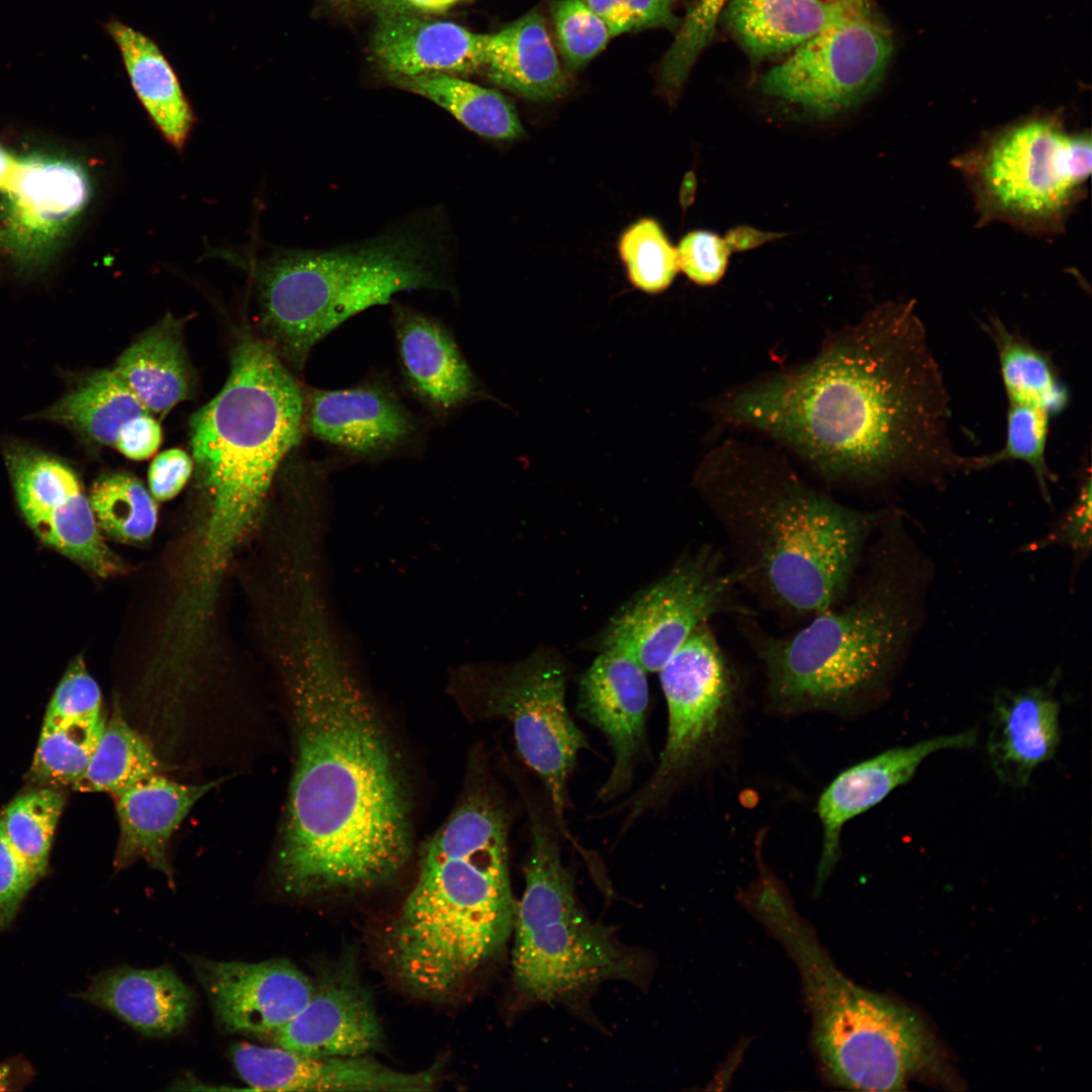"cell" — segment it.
<instances>
[{
  "mask_svg": "<svg viewBox=\"0 0 1092 1092\" xmlns=\"http://www.w3.org/2000/svg\"><path fill=\"white\" fill-rule=\"evenodd\" d=\"M947 394L911 303L887 302L806 363L712 399L721 421L763 433L825 479L877 485L962 469Z\"/></svg>",
  "mask_w": 1092,
  "mask_h": 1092,
  "instance_id": "obj_1",
  "label": "cell"
},
{
  "mask_svg": "<svg viewBox=\"0 0 1092 1092\" xmlns=\"http://www.w3.org/2000/svg\"><path fill=\"white\" fill-rule=\"evenodd\" d=\"M289 699L296 758L276 859L289 895L367 890L408 859L406 784L388 731L331 618L308 621Z\"/></svg>",
  "mask_w": 1092,
  "mask_h": 1092,
  "instance_id": "obj_2",
  "label": "cell"
},
{
  "mask_svg": "<svg viewBox=\"0 0 1092 1092\" xmlns=\"http://www.w3.org/2000/svg\"><path fill=\"white\" fill-rule=\"evenodd\" d=\"M693 485L723 534L739 587L785 626L845 597L891 513L843 505L785 456L733 439L705 454Z\"/></svg>",
  "mask_w": 1092,
  "mask_h": 1092,
  "instance_id": "obj_3",
  "label": "cell"
},
{
  "mask_svg": "<svg viewBox=\"0 0 1092 1092\" xmlns=\"http://www.w3.org/2000/svg\"><path fill=\"white\" fill-rule=\"evenodd\" d=\"M875 536L845 597L792 631L775 634L755 615L735 617L779 711L848 710L888 689L916 629L924 575L896 515Z\"/></svg>",
  "mask_w": 1092,
  "mask_h": 1092,
  "instance_id": "obj_4",
  "label": "cell"
},
{
  "mask_svg": "<svg viewBox=\"0 0 1092 1092\" xmlns=\"http://www.w3.org/2000/svg\"><path fill=\"white\" fill-rule=\"evenodd\" d=\"M509 820L498 796L475 787L426 843L386 937L391 968L412 993L459 992L513 931Z\"/></svg>",
  "mask_w": 1092,
  "mask_h": 1092,
  "instance_id": "obj_5",
  "label": "cell"
},
{
  "mask_svg": "<svg viewBox=\"0 0 1092 1092\" xmlns=\"http://www.w3.org/2000/svg\"><path fill=\"white\" fill-rule=\"evenodd\" d=\"M302 390L273 347L245 337L221 390L190 420L192 456L208 493L203 566L216 572L258 513L301 438Z\"/></svg>",
  "mask_w": 1092,
  "mask_h": 1092,
  "instance_id": "obj_6",
  "label": "cell"
},
{
  "mask_svg": "<svg viewBox=\"0 0 1092 1092\" xmlns=\"http://www.w3.org/2000/svg\"><path fill=\"white\" fill-rule=\"evenodd\" d=\"M758 860V878L739 900L798 969L812 1016V1046L824 1076L852 1090L905 1089L932 1060L927 1029L906 1006L845 977L784 885Z\"/></svg>",
  "mask_w": 1092,
  "mask_h": 1092,
  "instance_id": "obj_7",
  "label": "cell"
},
{
  "mask_svg": "<svg viewBox=\"0 0 1092 1092\" xmlns=\"http://www.w3.org/2000/svg\"><path fill=\"white\" fill-rule=\"evenodd\" d=\"M408 224L332 250L278 252L259 267L263 326L293 367L332 331L401 291L450 288L437 228Z\"/></svg>",
  "mask_w": 1092,
  "mask_h": 1092,
  "instance_id": "obj_8",
  "label": "cell"
},
{
  "mask_svg": "<svg viewBox=\"0 0 1092 1092\" xmlns=\"http://www.w3.org/2000/svg\"><path fill=\"white\" fill-rule=\"evenodd\" d=\"M525 880L513 927V974L526 998L550 1002L610 979L638 978L635 956L583 913L556 834L533 810Z\"/></svg>",
  "mask_w": 1092,
  "mask_h": 1092,
  "instance_id": "obj_9",
  "label": "cell"
},
{
  "mask_svg": "<svg viewBox=\"0 0 1092 1092\" xmlns=\"http://www.w3.org/2000/svg\"><path fill=\"white\" fill-rule=\"evenodd\" d=\"M1089 134L1070 133L1053 116L1017 122L965 162L981 208L1021 226H1058L1091 173Z\"/></svg>",
  "mask_w": 1092,
  "mask_h": 1092,
  "instance_id": "obj_10",
  "label": "cell"
},
{
  "mask_svg": "<svg viewBox=\"0 0 1092 1092\" xmlns=\"http://www.w3.org/2000/svg\"><path fill=\"white\" fill-rule=\"evenodd\" d=\"M466 673L463 703L478 717L510 722L519 753L542 780L564 831L567 779L586 741L566 708L563 664L541 651L510 667Z\"/></svg>",
  "mask_w": 1092,
  "mask_h": 1092,
  "instance_id": "obj_11",
  "label": "cell"
},
{
  "mask_svg": "<svg viewBox=\"0 0 1092 1092\" xmlns=\"http://www.w3.org/2000/svg\"><path fill=\"white\" fill-rule=\"evenodd\" d=\"M741 593L726 553L703 543L620 609L604 632L602 650L625 652L646 671L658 672L699 626L719 615H754Z\"/></svg>",
  "mask_w": 1092,
  "mask_h": 1092,
  "instance_id": "obj_12",
  "label": "cell"
},
{
  "mask_svg": "<svg viewBox=\"0 0 1092 1092\" xmlns=\"http://www.w3.org/2000/svg\"><path fill=\"white\" fill-rule=\"evenodd\" d=\"M658 672L667 733L657 768L636 800L637 813L713 754L735 700L734 673L709 623L699 626Z\"/></svg>",
  "mask_w": 1092,
  "mask_h": 1092,
  "instance_id": "obj_13",
  "label": "cell"
},
{
  "mask_svg": "<svg viewBox=\"0 0 1092 1092\" xmlns=\"http://www.w3.org/2000/svg\"><path fill=\"white\" fill-rule=\"evenodd\" d=\"M894 49L892 32L872 4L793 50L759 80L761 92L815 118L863 101L881 83Z\"/></svg>",
  "mask_w": 1092,
  "mask_h": 1092,
  "instance_id": "obj_14",
  "label": "cell"
},
{
  "mask_svg": "<svg viewBox=\"0 0 1092 1092\" xmlns=\"http://www.w3.org/2000/svg\"><path fill=\"white\" fill-rule=\"evenodd\" d=\"M6 463L19 509L47 545L101 577L122 564L105 543L89 496L63 462L23 446L9 447Z\"/></svg>",
  "mask_w": 1092,
  "mask_h": 1092,
  "instance_id": "obj_15",
  "label": "cell"
},
{
  "mask_svg": "<svg viewBox=\"0 0 1092 1092\" xmlns=\"http://www.w3.org/2000/svg\"><path fill=\"white\" fill-rule=\"evenodd\" d=\"M219 1026L230 1032L275 1033L310 999L314 983L292 963L191 960Z\"/></svg>",
  "mask_w": 1092,
  "mask_h": 1092,
  "instance_id": "obj_16",
  "label": "cell"
},
{
  "mask_svg": "<svg viewBox=\"0 0 1092 1092\" xmlns=\"http://www.w3.org/2000/svg\"><path fill=\"white\" fill-rule=\"evenodd\" d=\"M230 1056L241 1078L259 1091H428L438 1081L435 1068L403 1072L364 1056L308 1057L247 1042L233 1045Z\"/></svg>",
  "mask_w": 1092,
  "mask_h": 1092,
  "instance_id": "obj_17",
  "label": "cell"
},
{
  "mask_svg": "<svg viewBox=\"0 0 1092 1092\" xmlns=\"http://www.w3.org/2000/svg\"><path fill=\"white\" fill-rule=\"evenodd\" d=\"M649 693L646 670L630 655L604 649L581 675L577 710L608 738L614 754L609 779L600 791L608 801L626 790L645 741Z\"/></svg>",
  "mask_w": 1092,
  "mask_h": 1092,
  "instance_id": "obj_18",
  "label": "cell"
},
{
  "mask_svg": "<svg viewBox=\"0 0 1092 1092\" xmlns=\"http://www.w3.org/2000/svg\"><path fill=\"white\" fill-rule=\"evenodd\" d=\"M273 1035L276 1046L317 1058L365 1056L383 1038L371 996L348 968L323 974L306 1005Z\"/></svg>",
  "mask_w": 1092,
  "mask_h": 1092,
  "instance_id": "obj_19",
  "label": "cell"
},
{
  "mask_svg": "<svg viewBox=\"0 0 1092 1092\" xmlns=\"http://www.w3.org/2000/svg\"><path fill=\"white\" fill-rule=\"evenodd\" d=\"M976 741L975 729L928 738L891 748L840 772L824 790L817 805L823 830L817 884L826 880L838 860L841 831L847 821L907 784L929 755L945 749L971 748Z\"/></svg>",
  "mask_w": 1092,
  "mask_h": 1092,
  "instance_id": "obj_20",
  "label": "cell"
},
{
  "mask_svg": "<svg viewBox=\"0 0 1092 1092\" xmlns=\"http://www.w3.org/2000/svg\"><path fill=\"white\" fill-rule=\"evenodd\" d=\"M1060 711L1055 677L1044 685L996 694L986 747L992 770L1003 785L1026 787L1033 771L1055 756L1061 741Z\"/></svg>",
  "mask_w": 1092,
  "mask_h": 1092,
  "instance_id": "obj_21",
  "label": "cell"
},
{
  "mask_svg": "<svg viewBox=\"0 0 1092 1092\" xmlns=\"http://www.w3.org/2000/svg\"><path fill=\"white\" fill-rule=\"evenodd\" d=\"M305 420L317 439L361 456L395 449L415 429L405 406L386 390L372 386L311 390Z\"/></svg>",
  "mask_w": 1092,
  "mask_h": 1092,
  "instance_id": "obj_22",
  "label": "cell"
},
{
  "mask_svg": "<svg viewBox=\"0 0 1092 1092\" xmlns=\"http://www.w3.org/2000/svg\"><path fill=\"white\" fill-rule=\"evenodd\" d=\"M486 36L450 21L386 13L374 31L371 53L390 76L470 73L484 65Z\"/></svg>",
  "mask_w": 1092,
  "mask_h": 1092,
  "instance_id": "obj_23",
  "label": "cell"
},
{
  "mask_svg": "<svg viewBox=\"0 0 1092 1092\" xmlns=\"http://www.w3.org/2000/svg\"><path fill=\"white\" fill-rule=\"evenodd\" d=\"M215 784L184 785L154 774L116 795L119 839L114 866L123 869L143 859L173 884L167 857L169 840L194 804Z\"/></svg>",
  "mask_w": 1092,
  "mask_h": 1092,
  "instance_id": "obj_24",
  "label": "cell"
},
{
  "mask_svg": "<svg viewBox=\"0 0 1092 1092\" xmlns=\"http://www.w3.org/2000/svg\"><path fill=\"white\" fill-rule=\"evenodd\" d=\"M80 997L149 1037L180 1032L195 1005L193 991L167 966L114 968L94 979Z\"/></svg>",
  "mask_w": 1092,
  "mask_h": 1092,
  "instance_id": "obj_25",
  "label": "cell"
},
{
  "mask_svg": "<svg viewBox=\"0 0 1092 1092\" xmlns=\"http://www.w3.org/2000/svg\"><path fill=\"white\" fill-rule=\"evenodd\" d=\"M869 0H727L725 22L754 59L790 52L821 32L838 26Z\"/></svg>",
  "mask_w": 1092,
  "mask_h": 1092,
  "instance_id": "obj_26",
  "label": "cell"
},
{
  "mask_svg": "<svg viewBox=\"0 0 1092 1092\" xmlns=\"http://www.w3.org/2000/svg\"><path fill=\"white\" fill-rule=\"evenodd\" d=\"M394 328L405 378L425 402L439 411H450L474 395L473 373L441 323L397 306Z\"/></svg>",
  "mask_w": 1092,
  "mask_h": 1092,
  "instance_id": "obj_27",
  "label": "cell"
},
{
  "mask_svg": "<svg viewBox=\"0 0 1092 1092\" xmlns=\"http://www.w3.org/2000/svg\"><path fill=\"white\" fill-rule=\"evenodd\" d=\"M14 228L27 238H48L75 217L89 197L84 170L64 159L30 156L8 175Z\"/></svg>",
  "mask_w": 1092,
  "mask_h": 1092,
  "instance_id": "obj_28",
  "label": "cell"
},
{
  "mask_svg": "<svg viewBox=\"0 0 1092 1092\" xmlns=\"http://www.w3.org/2000/svg\"><path fill=\"white\" fill-rule=\"evenodd\" d=\"M104 29L119 52L140 103L164 139L181 151L194 114L172 64L153 38L123 21L111 18Z\"/></svg>",
  "mask_w": 1092,
  "mask_h": 1092,
  "instance_id": "obj_29",
  "label": "cell"
},
{
  "mask_svg": "<svg viewBox=\"0 0 1092 1092\" xmlns=\"http://www.w3.org/2000/svg\"><path fill=\"white\" fill-rule=\"evenodd\" d=\"M483 67L493 83L533 100L556 98L566 87L564 73L538 9L487 34Z\"/></svg>",
  "mask_w": 1092,
  "mask_h": 1092,
  "instance_id": "obj_30",
  "label": "cell"
},
{
  "mask_svg": "<svg viewBox=\"0 0 1092 1092\" xmlns=\"http://www.w3.org/2000/svg\"><path fill=\"white\" fill-rule=\"evenodd\" d=\"M113 370L150 414H167L191 390L181 334L171 317L127 348Z\"/></svg>",
  "mask_w": 1092,
  "mask_h": 1092,
  "instance_id": "obj_31",
  "label": "cell"
},
{
  "mask_svg": "<svg viewBox=\"0 0 1092 1092\" xmlns=\"http://www.w3.org/2000/svg\"><path fill=\"white\" fill-rule=\"evenodd\" d=\"M390 81L433 101L481 136L513 140L523 132L514 106L495 90L445 73L390 76Z\"/></svg>",
  "mask_w": 1092,
  "mask_h": 1092,
  "instance_id": "obj_32",
  "label": "cell"
},
{
  "mask_svg": "<svg viewBox=\"0 0 1092 1092\" xmlns=\"http://www.w3.org/2000/svg\"><path fill=\"white\" fill-rule=\"evenodd\" d=\"M149 413L114 370L84 379L42 416L103 445H114L125 423Z\"/></svg>",
  "mask_w": 1092,
  "mask_h": 1092,
  "instance_id": "obj_33",
  "label": "cell"
},
{
  "mask_svg": "<svg viewBox=\"0 0 1092 1092\" xmlns=\"http://www.w3.org/2000/svg\"><path fill=\"white\" fill-rule=\"evenodd\" d=\"M994 343L1007 401L1037 406L1053 417L1069 403V393L1049 354L1012 332L997 317L985 324Z\"/></svg>",
  "mask_w": 1092,
  "mask_h": 1092,
  "instance_id": "obj_34",
  "label": "cell"
},
{
  "mask_svg": "<svg viewBox=\"0 0 1092 1092\" xmlns=\"http://www.w3.org/2000/svg\"><path fill=\"white\" fill-rule=\"evenodd\" d=\"M158 770L159 761L150 744L115 711L105 722L89 763L72 789L116 796Z\"/></svg>",
  "mask_w": 1092,
  "mask_h": 1092,
  "instance_id": "obj_35",
  "label": "cell"
},
{
  "mask_svg": "<svg viewBox=\"0 0 1092 1092\" xmlns=\"http://www.w3.org/2000/svg\"><path fill=\"white\" fill-rule=\"evenodd\" d=\"M65 801L59 789L39 787L17 796L0 815L9 843L39 879L48 870Z\"/></svg>",
  "mask_w": 1092,
  "mask_h": 1092,
  "instance_id": "obj_36",
  "label": "cell"
},
{
  "mask_svg": "<svg viewBox=\"0 0 1092 1092\" xmlns=\"http://www.w3.org/2000/svg\"><path fill=\"white\" fill-rule=\"evenodd\" d=\"M1006 431L1003 446L987 455L964 458L967 472L988 469L1007 461L1029 466L1045 503L1051 504L1050 482L1056 480L1046 460L1051 420L1048 412L1018 401H1007Z\"/></svg>",
  "mask_w": 1092,
  "mask_h": 1092,
  "instance_id": "obj_37",
  "label": "cell"
},
{
  "mask_svg": "<svg viewBox=\"0 0 1092 1092\" xmlns=\"http://www.w3.org/2000/svg\"><path fill=\"white\" fill-rule=\"evenodd\" d=\"M102 531L122 542H143L158 522L156 499L144 484L127 473L99 478L89 495Z\"/></svg>",
  "mask_w": 1092,
  "mask_h": 1092,
  "instance_id": "obj_38",
  "label": "cell"
},
{
  "mask_svg": "<svg viewBox=\"0 0 1092 1092\" xmlns=\"http://www.w3.org/2000/svg\"><path fill=\"white\" fill-rule=\"evenodd\" d=\"M104 726L101 716L41 729L29 770L31 781L40 787H72L87 767Z\"/></svg>",
  "mask_w": 1092,
  "mask_h": 1092,
  "instance_id": "obj_39",
  "label": "cell"
},
{
  "mask_svg": "<svg viewBox=\"0 0 1092 1092\" xmlns=\"http://www.w3.org/2000/svg\"><path fill=\"white\" fill-rule=\"evenodd\" d=\"M618 249L629 280L642 291L658 293L665 290L678 271L676 249L652 218H643L630 225L622 234Z\"/></svg>",
  "mask_w": 1092,
  "mask_h": 1092,
  "instance_id": "obj_40",
  "label": "cell"
},
{
  "mask_svg": "<svg viewBox=\"0 0 1092 1092\" xmlns=\"http://www.w3.org/2000/svg\"><path fill=\"white\" fill-rule=\"evenodd\" d=\"M550 11L559 51L570 70L586 65L612 37L605 21L582 0H555Z\"/></svg>",
  "mask_w": 1092,
  "mask_h": 1092,
  "instance_id": "obj_41",
  "label": "cell"
},
{
  "mask_svg": "<svg viewBox=\"0 0 1092 1092\" xmlns=\"http://www.w3.org/2000/svg\"><path fill=\"white\" fill-rule=\"evenodd\" d=\"M726 1H693L660 64L665 75L675 80L688 77L698 57L714 37Z\"/></svg>",
  "mask_w": 1092,
  "mask_h": 1092,
  "instance_id": "obj_42",
  "label": "cell"
},
{
  "mask_svg": "<svg viewBox=\"0 0 1092 1092\" xmlns=\"http://www.w3.org/2000/svg\"><path fill=\"white\" fill-rule=\"evenodd\" d=\"M99 686L87 671L82 657H76L59 682L47 710L41 729L102 716Z\"/></svg>",
  "mask_w": 1092,
  "mask_h": 1092,
  "instance_id": "obj_43",
  "label": "cell"
},
{
  "mask_svg": "<svg viewBox=\"0 0 1092 1092\" xmlns=\"http://www.w3.org/2000/svg\"><path fill=\"white\" fill-rule=\"evenodd\" d=\"M607 24L611 36L648 28L677 30L678 0H582Z\"/></svg>",
  "mask_w": 1092,
  "mask_h": 1092,
  "instance_id": "obj_44",
  "label": "cell"
},
{
  "mask_svg": "<svg viewBox=\"0 0 1092 1092\" xmlns=\"http://www.w3.org/2000/svg\"><path fill=\"white\" fill-rule=\"evenodd\" d=\"M678 269L696 284H716L725 274L731 250L724 238L708 231H694L680 241Z\"/></svg>",
  "mask_w": 1092,
  "mask_h": 1092,
  "instance_id": "obj_45",
  "label": "cell"
},
{
  "mask_svg": "<svg viewBox=\"0 0 1092 1092\" xmlns=\"http://www.w3.org/2000/svg\"><path fill=\"white\" fill-rule=\"evenodd\" d=\"M1091 477L1088 473L1082 478L1077 496L1069 509L1044 537L1024 550L1058 545L1071 550L1077 559H1083L1091 552Z\"/></svg>",
  "mask_w": 1092,
  "mask_h": 1092,
  "instance_id": "obj_46",
  "label": "cell"
},
{
  "mask_svg": "<svg viewBox=\"0 0 1092 1092\" xmlns=\"http://www.w3.org/2000/svg\"><path fill=\"white\" fill-rule=\"evenodd\" d=\"M38 880L9 843L0 822V930L11 924L22 901Z\"/></svg>",
  "mask_w": 1092,
  "mask_h": 1092,
  "instance_id": "obj_47",
  "label": "cell"
},
{
  "mask_svg": "<svg viewBox=\"0 0 1092 1092\" xmlns=\"http://www.w3.org/2000/svg\"><path fill=\"white\" fill-rule=\"evenodd\" d=\"M193 460L183 450L173 448L157 455L148 471L149 490L156 500L176 496L189 480Z\"/></svg>",
  "mask_w": 1092,
  "mask_h": 1092,
  "instance_id": "obj_48",
  "label": "cell"
},
{
  "mask_svg": "<svg viewBox=\"0 0 1092 1092\" xmlns=\"http://www.w3.org/2000/svg\"><path fill=\"white\" fill-rule=\"evenodd\" d=\"M162 442L160 424L145 413L134 417L123 425L114 442V447L125 457L142 461L152 457Z\"/></svg>",
  "mask_w": 1092,
  "mask_h": 1092,
  "instance_id": "obj_49",
  "label": "cell"
},
{
  "mask_svg": "<svg viewBox=\"0 0 1092 1092\" xmlns=\"http://www.w3.org/2000/svg\"><path fill=\"white\" fill-rule=\"evenodd\" d=\"M364 4L382 14L386 13H437L443 12L461 0H362Z\"/></svg>",
  "mask_w": 1092,
  "mask_h": 1092,
  "instance_id": "obj_50",
  "label": "cell"
},
{
  "mask_svg": "<svg viewBox=\"0 0 1092 1092\" xmlns=\"http://www.w3.org/2000/svg\"><path fill=\"white\" fill-rule=\"evenodd\" d=\"M779 237V234L764 233L749 226H737L731 229L724 239L732 252L753 249Z\"/></svg>",
  "mask_w": 1092,
  "mask_h": 1092,
  "instance_id": "obj_51",
  "label": "cell"
},
{
  "mask_svg": "<svg viewBox=\"0 0 1092 1092\" xmlns=\"http://www.w3.org/2000/svg\"><path fill=\"white\" fill-rule=\"evenodd\" d=\"M13 164L11 156L0 147V186L4 184Z\"/></svg>",
  "mask_w": 1092,
  "mask_h": 1092,
  "instance_id": "obj_52",
  "label": "cell"
},
{
  "mask_svg": "<svg viewBox=\"0 0 1092 1092\" xmlns=\"http://www.w3.org/2000/svg\"><path fill=\"white\" fill-rule=\"evenodd\" d=\"M334 1H336L338 3H347V2H349L351 0H334Z\"/></svg>",
  "mask_w": 1092,
  "mask_h": 1092,
  "instance_id": "obj_53",
  "label": "cell"
},
{
  "mask_svg": "<svg viewBox=\"0 0 1092 1092\" xmlns=\"http://www.w3.org/2000/svg\"><path fill=\"white\" fill-rule=\"evenodd\" d=\"M1 1083H2V1076H1V1074H0V1084H1Z\"/></svg>",
  "mask_w": 1092,
  "mask_h": 1092,
  "instance_id": "obj_54",
  "label": "cell"
}]
</instances>
